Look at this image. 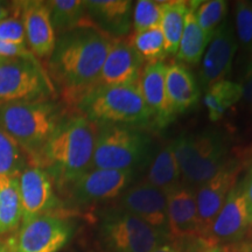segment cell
<instances>
[{"instance_id": "5b68a950", "label": "cell", "mask_w": 252, "mask_h": 252, "mask_svg": "<svg viewBox=\"0 0 252 252\" xmlns=\"http://www.w3.org/2000/svg\"><path fill=\"white\" fill-rule=\"evenodd\" d=\"M91 168L132 171L143 166L150 154V138L128 125L99 124Z\"/></svg>"}, {"instance_id": "6da1fadb", "label": "cell", "mask_w": 252, "mask_h": 252, "mask_svg": "<svg viewBox=\"0 0 252 252\" xmlns=\"http://www.w3.org/2000/svg\"><path fill=\"white\" fill-rule=\"evenodd\" d=\"M115 40L87 24L59 36L48 68L65 98L78 103L93 89Z\"/></svg>"}, {"instance_id": "603a6c76", "label": "cell", "mask_w": 252, "mask_h": 252, "mask_svg": "<svg viewBox=\"0 0 252 252\" xmlns=\"http://www.w3.org/2000/svg\"><path fill=\"white\" fill-rule=\"evenodd\" d=\"M23 220L18 175L0 176V235L18 228Z\"/></svg>"}, {"instance_id": "8fae6325", "label": "cell", "mask_w": 252, "mask_h": 252, "mask_svg": "<svg viewBox=\"0 0 252 252\" xmlns=\"http://www.w3.org/2000/svg\"><path fill=\"white\" fill-rule=\"evenodd\" d=\"M238 173L237 163L226 161L212 179L198 186L195 196L200 223V243L202 247L214 220L222 209L231 189L236 186Z\"/></svg>"}, {"instance_id": "74e56055", "label": "cell", "mask_w": 252, "mask_h": 252, "mask_svg": "<svg viewBox=\"0 0 252 252\" xmlns=\"http://www.w3.org/2000/svg\"><path fill=\"white\" fill-rule=\"evenodd\" d=\"M8 14H9V8L7 6H5L4 4L0 2V21L4 20L6 18H8Z\"/></svg>"}, {"instance_id": "ab89813d", "label": "cell", "mask_w": 252, "mask_h": 252, "mask_svg": "<svg viewBox=\"0 0 252 252\" xmlns=\"http://www.w3.org/2000/svg\"><path fill=\"white\" fill-rule=\"evenodd\" d=\"M239 252H252V249L250 247H248V245H244V247L239 249Z\"/></svg>"}, {"instance_id": "52a82bcc", "label": "cell", "mask_w": 252, "mask_h": 252, "mask_svg": "<svg viewBox=\"0 0 252 252\" xmlns=\"http://www.w3.org/2000/svg\"><path fill=\"white\" fill-rule=\"evenodd\" d=\"M52 91L36 59L0 58V104L47 100Z\"/></svg>"}, {"instance_id": "5bb4252c", "label": "cell", "mask_w": 252, "mask_h": 252, "mask_svg": "<svg viewBox=\"0 0 252 252\" xmlns=\"http://www.w3.org/2000/svg\"><path fill=\"white\" fill-rule=\"evenodd\" d=\"M23 223L47 215L58 206L53 181L45 169L36 165L26 166L18 175Z\"/></svg>"}, {"instance_id": "9c48e42d", "label": "cell", "mask_w": 252, "mask_h": 252, "mask_svg": "<svg viewBox=\"0 0 252 252\" xmlns=\"http://www.w3.org/2000/svg\"><path fill=\"white\" fill-rule=\"evenodd\" d=\"M70 236L67 220L47 214L23 223L7 248L9 252H59Z\"/></svg>"}, {"instance_id": "7a4b0ae2", "label": "cell", "mask_w": 252, "mask_h": 252, "mask_svg": "<svg viewBox=\"0 0 252 252\" xmlns=\"http://www.w3.org/2000/svg\"><path fill=\"white\" fill-rule=\"evenodd\" d=\"M96 134L94 123L84 116L64 119L32 162L50 178L69 184L91 169Z\"/></svg>"}, {"instance_id": "4dcf8cb0", "label": "cell", "mask_w": 252, "mask_h": 252, "mask_svg": "<svg viewBox=\"0 0 252 252\" xmlns=\"http://www.w3.org/2000/svg\"><path fill=\"white\" fill-rule=\"evenodd\" d=\"M163 1L139 0L135 2L132 13V26L134 32H143L160 26L162 18Z\"/></svg>"}, {"instance_id": "3957f363", "label": "cell", "mask_w": 252, "mask_h": 252, "mask_svg": "<svg viewBox=\"0 0 252 252\" xmlns=\"http://www.w3.org/2000/svg\"><path fill=\"white\" fill-rule=\"evenodd\" d=\"M64 121L61 110L49 100L0 104V130L33 158Z\"/></svg>"}, {"instance_id": "484cf974", "label": "cell", "mask_w": 252, "mask_h": 252, "mask_svg": "<svg viewBox=\"0 0 252 252\" xmlns=\"http://www.w3.org/2000/svg\"><path fill=\"white\" fill-rule=\"evenodd\" d=\"M48 5L50 20L55 34L59 35L69 32L74 28L82 26L86 20L87 8L86 1L81 0H53L47 1Z\"/></svg>"}, {"instance_id": "44dd1931", "label": "cell", "mask_w": 252, "mask_h": 252, "mask_svg": "<svg viewBox=\"0 0 252 252\" xmlns=\"http://www.w3.org/2000/svg\"><path fill=\"white\" fill-rule=\"evenodd\" d=\"M166 90L175 115L193 108L201 94L194 75L180 62L166 64Z\"/></svg>"}, {"instance_id": "836d02e7", "label": "cell", "mask_w": 252, "mask_h": 252, "mask_svg": "<svg viewBox=\"0 0 252 252\" xmlns=\"http://www.w3.org/2000/svg\"><path fill=\"white\" fill-rule=\"evenodd\" d=\"M0 58L6 59H27L35 60V55L27 48V46L13 45L0 40Z\"/></svg>"}, {"instance_id": "1f68e13d", "label": "cell", "mask_w": 252, "mask_h": 252, "mask_svg": "<svg viewBox=\"0 0 252 252\" xmlns=\"http://www.w3.org/2000/svg\"><path fill=\"white\" fill-rule=\"evenodd\" d=\"M235 21L237 42L244 49L252 50V2H236Z\"/></svg>"}, {"instance_id": "ffe728a7", "label": "cell", "mask_w": 252, "mask_h": 252, "mask_svg": "<svg viewBox=\"0 0 252 252\" xmlns=\"http://www.w3.org/2000/svg\"><path fill=\"white\" fill-rule=\"evenodd\" d=\"M130 0H90L86 1L88 18L94 26L112 39H123L132 24Z\"/></svg>"}, {"instance_id": "f35d334b", "label": "cell", "mask_w": 252, "mask_h": 252, "mask_svg": "<svg viewBox=\"0 0 252 252\" xmlns=\"http://www.w3.org/2000/svg\"><path fill=\"white\" fill-rule=\"evenodd\" d=\"M219 252H239V249L235 247L234 244L224 245V247H219Z\"/></svg>"}, {"instance_id": "30bf717a", "label": "cell", "mask_w": 252, "mask_h": 252, "mask_svg": "<svg viewBox=\"0 0 252 252\" xmlns=\"http://www.w3.org/2000/svg\"><path fill=\"white\" fill-rule=\"evenodd\" d=\"M250 224V214L243 185H236L229 193L204 239V251L224 244H234L243 237Z\"/></svg>"}, {"instance_id": "83f0119b", "label": "cell", "mask_w": 252, "mask_h": 252, "mask_svg": "<svg viewBox=\"0 0 252 252\" xmlns=\"http://www.w3.org/2000/svg\"><path fill=\"white\" fill-rule=\"evenodd\" d=\"M126 40L133 47L143 62L162 61L167 56L165 37L160 26L143 32H134Z\"/></svg>"}, {"instance_id": "2e32d148", "label": "cell", "mask_w": 252, "mask_h": 252, "mask_svg": "<svg viewBox=\"0 0 252 252\" xmlns=\"http://www.w3.org/2000/svg\"><path fill=\"white\" fill-rule=\"evenodd\" d=\"M167 236L175 242L196 239L200 243L196 196L191 188L180 186L167 195Z\"/></svg>"}, {"instance_id": "d6a6232c", "label": "cell", "mask_w": 252, "mask_h": 252, "mask_svg": "<svg viewBox=\"0 0 252 252\" xmlns=\"http://www.w3.org/2000/svg\"><path fill=\"white\" fill-rule=\"evenodd\" d=\"M0 40L13 45L26 46V33L23 20L18 18H6L0 21Z\"/></svg>"}, {"instance_id": "d590c367", "label": "cell", "mask_w": 252, "mask_h": 252, "mask_svg": "<svg viewBox=\"0 0 252 252\" xmlns=\"http://www.w3.org/2000/svg\"><path fill=\"white\" fill-rule=\"evenodd\" d=\"M243 189L245 197H247L248 208H249V214H250V223L252 224V168L249 172V174L243 182Z\"/></svg>"}, {"instance_id": "9a60e30c", "label": "cell", "mask_w": 252, "mask_h": 252, "mask_svg": "<svg viewBox=\"0 0 252 252\" xmlns=\"http://www.w3.org/2000/svg\"><path fill=\"white\" fill-rule=\"evenodd\" d=\"M141 67L143 60L130 42L124 37L116 39L93 89L100 87L131 86L138 83L143 70Z\"/></svg>"}, {"instance_id": "e0dca14e", "label": "cell", "mask_w": 252, "mask_h": 252, "mask_svg": "<svg viewBox=\"0 0 252 252\" xmlns=\"http://www.w3.org/2000/svg\"><path fill=\"white\" fill-rule=\"evenodd\" d=\"M123 210L167 236V196L159 189L143 182L122 194Z\"/></svg>"}, {"instance_id": "ba28073f", "label": "cell", "mask_w": 252, "mask_h": 252, "mask_svg": "<svg viewBox=\"0 0 252 252\" xmlns=\"http://www.w3.org/2000/svg\"><path fill=\"white\" fill-rule=\"evenodd\" d=\"M103 234L111 252H152L165 238L157 229L124 210L105 220Z\"/></svg>"}, {"instance_id": "b9f144b4", "label": "cell", "mask_w": 252, "mask_h": 252, "mask_svg": "<svg viewBox=\"0 0 252 252\" xmlns=\"http://www.w3.org/2000/svg\"><path fill=\"white\" fill-rule=\"evenodd\" d=\"M203 252H219V248H213V249H208V250L203 251Z\"/></svg>"}, {"instance_id": "d4e9b609", "label": "cell", "mask_w": 252, "mask_h": 252, "mask_svg": "<svg viewBox=\"0 0 252 252\" xmlns=\"http://www.w3.org/2000/svg\"><path fill=\"white\" fill-rule=\"evenodd\" d=\"M189 2L190 1H182V0L163 1L160 28L165 37L167 55H176L178 52Z\"/></svg>"}, {"instance_id": "4316f807", "label": "cell", "mask_w": 252, "mask_h": 252, "mask_svg": "<svg viewBox=\"0 0 252 252\" xmlns=\"http://www.w3.org/2000/svg\"><path fill=\"white\" fill-rule=\"evenodd\" d=\"M242 98L241 83L229 80L216 82L206 90L204 104L212 121H219L224 112Z\"/></svg>"}, {"instance_id": "8992f818", "label": "cell", "mask_w": 252, "mask_h": 252, "mask_svg": "<svg viewBox=\"0 0 252 252\" xmlns=\"http://www.w3.org/2000/svg\"><path fill=\"white\" fill-rule=\"evenodd\" d=\"M181 176L189 185L201 186L226 162V143L219 132L180 135L172 143Z\"/></svg>"}, {"instance_id": "f546056e", "label": "cell", "mask_w": 252, "mask_h": 252, "mask_svg": "<svg viewBox=\"0 0 252 252\" xmlns=\"http://www.w3.org/2000/svg\"><path fill=\"white\" fill-rule=\"evenodd\" d=\"M27 166V154L21 147L0 130V176L19 175Z\"/></svg>"}, {"instance_id": "e575fe53", "label": "cell", "mask_w": 252, "mask_h": 252, "mask_svg": "<svg viewBox=\"0 0 252 252\" xmlns=\"http://www.w3.org/2000/svg\"><path fill=\"white\" fill-rule=\"evenodd\" d=\"M242 87V98H244L245 102L249 105V108L252 110V63L249 65L247 72H245L243 81L241 83Z\"/></svg>"}, {"instance_id": "7c38bea8", "label": "cell", "mask_w": 252, "mask_h": 252, "mask_svg": "<svg viewBox=\"0 0 252 252\" xmlns=\"http://www.w3.org/2000/svg\"><path fill=\"white\" fill-rule=\"evenodd\" d=\"M237 47L234 26L229 20H224L215 31L201 60L198 75L201 89L206 91L216 82L226 80L231 72Z\"/></svg>"}, {"instance_id": "277c9868", "label": "cell", "mask_w": 252, "mask_h": 252, "mask_svg": "<svg viewBox=\"0 0 252 252\" xmlns=\"http://www.w3.org/2000/svg\"><path fill=\"white\" fill-rule=\"evenodd\" d=\"M77 105L84 117L97 124L145 125L153 119L139 82L131 86L96 88L84 94Z\"/></svg>"}, {"instance_id": "ac0fdd59", "label": "cell", "mask_w": 252, "mask_h": 252, "mask_svg": "<svg viewBox=\"0 0 252 252\" xmlns=\"http://www.w3.org/2000/svg\"><path fill=\"white\" fill-rule=\"evenodd\" d=\"M15 7L23 20L26 42L35 58H49L56 36L47 1H20Z\"/></svg>"}, {"instance_id": "cb8c5ba5", "label": "cell", "mask_w": 252, "mask_h": 252, "mask_svg": "<svg viewBox=\"0 0 252 252\" xmlns=\"http://www.w3.org/2000/svg\"><path fill=\"white\" fill-rule=\"evenodd\" d=\"M209 39L198 26L194 13L193 1L189 2V8L185 18V27L182 32L176 58L187 64L196 65L201 62L206 52Z\"/></svg>"}, {"instance_id": "60d3db41", "label": "cell", "mask_w": 252, "mask_h": 252, "mask_svg": "<svg viewBox=\"0 0 252 252\" xmlns=\"http://www.w3.org/2000/svg\"><path fill=\"white\" fill-rule=\"evenodd\" d=\"M0 252H9L7 245H2L0 244Z\"/></svg>"}, {"instance_id": "d6986e66", "label": "cell", "mask_w": 252, "mask_h": 252, "mask_svg": "<svg viewBox=\"0 0 252 252\" xmlns=\"http://www.w3.org/2000/svg\"><path fill=\"white\" fill-rule=\"evenodd\" d=\"M139 84L153 121L159 127L169 124L175 112L173 111L166 90V63L163 61L147 63L141 70Z\"/></svg>"}, {"instance_id": "f1b7e54d", "label": "cell", "mask_w": 252, "mask_h": 252, "mask_svg": "<svg viewBox=\"0 0 252 252\" xmlns=\"http://www.w3.org/2000/svg\"><path fill=\"white\" fill-rule=\"evenodd\" d=\"M194 13L201 30L208 39L212 40L215 31L225 20L228 2L224 0L193 1Z\"/></svg>"}, {"instance_id": "8d00e7d4", "label": "cell", "mask_w": 252, "mask_h": 252, "mask_svg": "<svg viewBox=\"0 0 252 252\" xmlns=\"http://www.w3.org/2000/svg\"><path fill=\"white\" fill-rule=\"evenodd\" d=\"M152 252H184V251H181L180 249H176L174 247H172V245L161 244V245H159L158 248L154 249Z\"/></svg>"}, {"instance_id": "7402d4cb", "label": "cell", "mask_w": 252, "mask_h": 252, "mask_svg": "<svg viewBox=\"0 0 252 252\" xmlns=\"http://www.w3.org/2000/svg\"><path fill=\"white\" fill-rule=\"evenodd\" d=\"M181 172L172 143L159 151L147 173V184L168 195L180 187Z\"/></svg>"}, {"instance_id": "4fadbf2b", "label": "cell", "mask_w": 252, "mask_h": 252, "mask_svg": "<svg viewBox=\"0 0 252 252\" xmlns=\"http://www.w3.org/2000/svg\"><path fill=\"white\" fill-rule=\"evenodd\" d=\"M133 173L132 171L91 168L68 185H70V194L76 202H100L123 194L130 186Z\"/></svg>"}]
</instances>
